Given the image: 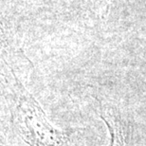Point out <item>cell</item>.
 <instances>
[{
	"label": "cell",
	"instance_id": "1",
	"mask_svg": "<svg viewBox=\"0 0 146 146\" xmlns=\"http://www.w3.org/2000/svg\"><path fill=\"white\" fill-rule=\"evenodd\" d=\"M13 119L21 138L31 146H63L66 141L64 132L55 129L46 121L37 102L25 90L15 99Z\"/></svg>",
	"mask_w": 146,
	"mask_h": 146
},
{
	"label": "cell",
	"instance_id": "2",
	"mask_svg": "<svg viewBox=\"0 0 146 146\" xmlns=\"http://www.w3.org/2000/svg\"><path fill=\"white\" fill-rule=\"evenodd\" d=\"M101 117L109 129L111 139L108 146H134L132 128L119 111L102 106Z\"/></svg>",
	"mask_w": 146,
	"mask_h": 146
}]
</instances>
